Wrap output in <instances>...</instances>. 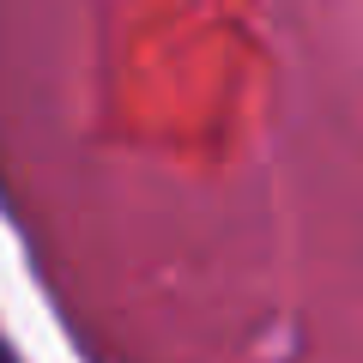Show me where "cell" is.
I'll return each mask as SVG.
<instances>
[{
	"label": "cell",
	"instance_id": "1",
	"mask_svg": "<svg viewBox=\"0 0 363 363\" xmlns=\"http://www.w3.org/2000/svg\"><path fill=\"white\" fill-rule=\"evenodd\" d=\"M0 363H13V357H6V351H0Z\"/></svg>",
	"mask_w": 363,
	"mask_h": 363
}]
</instances>
